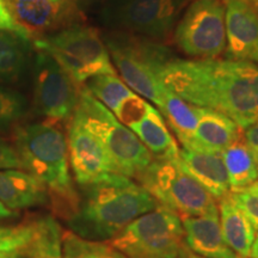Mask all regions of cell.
<instances>
[{"mask_svg": "<svg viewBox=\"0 0 258 258\" xmlns=\"http://www.w3.org/2000/svg\"><path fill=\"white\" fill-rule=\"evenodd\" d=\"M160 78L189 104L220 111L240 129L258 120V64L252 61L175 59Z\"/></svg>", "mask_w": 258, "mask_h": 258, "instance_id": "6da1fadb", "label": "cell"}, {"mask_svg": "<svg viewBox=\"0 0 258 258\" xmlns=\"http://www.w3.org/2000/svg\"><path fill=\"white\" fill-rule=\"evenodd\" d=\"M83 190L78 208L67 221L73 233L85 239L110 240L160 205L143 185L120 173H106Z\"/></svg>", "mask_w": 258, "mask_h": 258, "instance_id": "7a4b0ae2", "label": "cell"}, {"mask_svg": "<svg viewBox=\"0 0 258 258\" xmlns=\"http://www.w3.org/2000/svg\"><path fill=\"white\" fill-rule=\"evenodd\" d=\"M15 150L22 169L46 186L61 214L70 219L79 196L70 175L69 147L64 135L51 123H34L15 132Z\"/></svg>", "mask_w": 258, "mask_h": 258, "instance_id": "3957f363", "label": "cell"}, {"mask_svg": "<svg viewBox=\"0 0 258 258\" xmlns=\"http://www.w3.org/2000/svg\"><path fill=\"white\" fill-rule=\"evenodd\" d=\"M105 46L125 85L163 110L166 88L160 74L175 60L169 48L128 32L110 35L105 38Z\"/></svg>", "mask_w": 258, "mask_h": 258, "instance_id": "277c9868", "label": "cell"}, {"mask_svg": "<svg viewBox=\"0 0 258 258\" xmlns=\"http://www.w3.org/2000/svg\"><path fill=\"white\" fill-rule=\"evenodd\" d=\"M73 115L101 140L112 161L115 173L138 179L152 163L153 156L137 135L86 88L80 90Z\"/></svg>", "mask_w": 258, "mask_h": 258, "instance_id": "5b68a950", "label": "cell"}, {"mask_svg": "<svg viewBox=\"0 0 258 258\" xmlns=\"http://www.w3.org/2000/svg\"><path fill=\"white\" fill-rule=\"evenodd\" d=\"M34 46L49 54L77 85L101 74H116L105 42L93 28L74 25L35 38Z\"/></svg>", "mask_w": 258, "mask_h": 258, "instance_id": "8992f818", "label": "cell"}, {"mask_svg": "<svg viewBox=\"0 0 258 258\" xmlns=\"http://www.w3.org/2000/svg\"><path fill=\"white\" fill-rule=\"evenodd\" d=\"M109 244L125 258H180L186 247L180 218L163 205L128 224Z\"/></svg>", "mask_w": 258, "mask_h": 258, "instance_id": "52a82bcc", "label": "cell"}, {"mask_svg": "<svg viewBox=\"0 0 258 258\" xmlns=\"http://www.w3.org/2000/svg\"><path fill=\"white\" fill-rule=\"evenodd\" d=\"M177 157L152 160L138 178L140 184L180 219L218 209L215 199L179 166Z\"/></svg>", "mask_w": 258, "mask_h": 258, "instance_id": "ba28073f", "label": "cell"}, {"mask_svg": "<svg viewBox=\"0 0 258 258\" xmlns=\"http://www.w3.org/2000/svg\"><path fill=\"white\" fill-rule=\"evenodd\" d=\"M180 49L200 60L215 59L226 49L225 8L221 0H194L175 31Z\"/></svg>", "mask_w": 258, "mask_h": 258, "instance_id": "9c48e42d", "label": "cell"}, {"mask_svg": "<svg viewBox=\"0 0 258 258\" xmlns=\"http://www.w3.org/2000/svg\"><path fill=\"white\" fill-rule=\"evenodd\" d=\"M188 0H111L106 8L110 24L128 34L163 40L175 27Z\"/></svg>", "mask_w": 258, "mask_h": 258, "instance_id": "30bf717a", "label": "cell"}, {"mask_svg": "<svg viewBox=\"0 0 258 258\" xmlns=\"http://www.w3.org/2000/svg\"><path fill=\"white\" fill-rule=\"evenodd\" d=\"M78 85L49 54L40 51L34 63V106L49 123L69 120L79 99Z\"/></svg>", "mask_w": 258, "mask_h": 258, "instance_id": "8fae6325", "label": "cell"}, {"mask_svg": "<svg viewBox=\"0 0 258 258\" xmlns=\"http://www.w3.org/2000/svg\"><path fill=\"white\" fill-rule=\"evenodd\" d=\"M69 160L80 186L106 173H115L112 161L98 138L73 115L69 127Z\"/></svg>", "mask_w": 258, "mask_h": 258, "instance_id": "7c38bea8", "label": "cell"}, {"mask_svg": "<svg viewBox=\"0 0 258 258\" xmlns=\"http://www.w3.org/2000/svg\"><path fill=\"white\" fill-rule=\"evenodd\" d=\"M225 8L226 55L232 60H258V11L252 0H221Z\"/></svg>", "mask_w": 258, "mask_h": 258, "instance_id": "4fadbf2b", "label": "cell"}, {"mask_svg": "<svg viewBox=\"0 0 258 258\" xmlns=\"http://www.w3.org/2000/svg\"><path fill=\"white\" fill-rule=\"evenodd\" d=\"M180 221L184 244L191 252L205 258H239L224 239L218 209Z\"/></svg>", "mask_w": 258, "mask_h": 258, "instance_id": "5bb4252c", "label": "cell"}, {"mask_svg": "<svg viewBox=\"0 0 258 258\" xmlns=\"http://www.w3.org/2000/svg\"><path fill=\"white\" fill-rule=\"evenodd\" d=\"M177 163L215 200L230 195L228 175L220 153L182 148Z\"/></svg>", "mask_w": 258, "mask_h": 258, "instance_id": "9a60e30c", "label": "cell"}, {"mask_svg": "<svg viewBox=\"0 0 258 258\" xmlns=\"http://www.w3.org/2000/svg\"><path fill=\"white\" fill-rule=\"evenodd\" d=\"M196 111L198 127L186 150L221 153L241 137L238 124L222 112L202 106H196Z\"/></svg>", "mask_w": 258, "mask_h": 258, "instance_id": "2e32d148", "label": "cell"}, {"mask_svg": "<svg viewBox=\"0 0 258 258\" xmlns=\"http://www.w3.org/2000/svg\"><path fill=\"white\" fill-rule=\"evenodd\" d=\"M16 23L31 38L41 37L44 32L56 28L66 17V3L56 4L50 0H4Z\"/></svg>", "mask_w": 258, "mask_h": 258, "instance_id": "e0dca14e", "label": "cell"}, {"mask_svg": "<svg viewBox=\"0 0 258 258\" xmlns=\"http://www.w3.org/2000/svg\"><path fill=\"white\" fill-rule=\"evenodd\" d=\"M48 190L30 173L0 170V202L12 211L46 205Z\"/></svg>", "mask_w": 258, "mask_h": 258, "instance_id": "ac0fdd59", "label": "cell"}, {"mask_svg": "<svg viewBox=\"0 0 258 258\" xmlns=\"http://www.w3.org/2000/svg\"><path fill=\"white\" fill-rule=\"evenodd\" d=\"M218 211L226 244L239 258H249L256 237V228L246 215L237 207L230 195L219 200Z\"/></svg>", "mask_w": 258, "mask_h": 258, "instance_id": "d6986e66", "label": "cell"}, {"mask_svg": "<svg viewBox=\"0 0 258 258\" xmlns=\"http://www.w3.org/2000/svg\"><path fill=\"white\" fill-rule=\"evenodd\" d=\"M156 159H172L179 153L175 139L167 129L163 114L151 104L141 120L129 127Z\"/></svg>", "mask_w": 258, "mask_h": 258, "instance_id": "ffe728a7", "label": "cell"}, {"mask_svg": "<svg viewBox=\"0 0 258 258\" xmlns=\"http://www.w3.org/2000/svg\"><path fill=\"white\" fill-rule=\"evenodd\" d=\"M220 154L227 171L231 191H237L257 182L258 169L243 135Z\"/></svg>", "mask_w": 258, "mask_h": 258, "instance_id": "44dd1931", "label": "cell"}, {"mask_svg": "<svg viewBox=\"0 0 258 258\" xmlns=\"http://www.w3.org/2000/svg\"><path fill=\"white\" fill-rule=\"evenodd\" d=\"M160 112L166 117L171 129L183 147H188L199 122L196 106L189 104L184 99L166 89L165 101Z\"/></svg>", "mask_w": 258, "mask_h": 258, "instance_id": "7402d4cb", "label": "cell"}, {"mask_svg": "<svg viewBox=\"0 0 258 258\" xmlns=\"http://www.w3.org/2000/svg\"><path fill=\"white\" fill-rule=\"evenodd\" d=\"M29 41L0 30V82L11 83L22 76L27 64Z\"/></svg>", "mask_w": 258, "mask_h": 258, "instance_id": "603a6c76", "label": "cell"}, {"mask_svg": "<svg viewBox=\"0 0 258 258\" xmlns=\"http://www.w3.org/2000/svg\"><path fill=\"white\" fill-rule=\"evenodd\" d=\"M34 222V238L27 253L28 258H62V232L50 215H43Z\"/></svg>", "mask_w": 258, "mask_h": 258, "instance_id": "cb8c5ba5", "label": "cell"}, {"mask_svg": "<svg viewBox=\"0 0 258 258\" xmlns=\"http://www.w3.org/2000/svg\"><path fill=\"white\" fill-rule=\"evenodd\" d=\"M86 89L112 114L117 110L124 98L133 92L116 74H101L93 77L86 82Z\"/></svg>", "mask_w": 258, "mask_h": 258, "instance_id": "d4e9b609", "label": "cell"}, {"mask_svg": "<svg viewBox=\"0 0 258 258\" xmlns=\"http://www.w3.org/2000/svg\"><path fill=\"white\" fill-rule=\"evenodd\" d=\"M63 258H125L109 243L89 240L73 232L62 235Z\"/></svg>", "mask_w": 258, "mask_h": 258, "instance_id": "484cf974", "label": "cell"}, {"mask_svg": "<svg viewBox=\"0 0 258 258\" xmlns=\"http://www.w3.org/2000/svg\"><path fill=\"white\" fill-rule=\"evenodd\" d=\"M34 238V222L0 226V252H18L27 256Z\"/></svg>", "mask_w": 258, "mask_h": 258, "instance_id": "4316f807", "label": "cell"}, {"mask_svg": "<svg viewBox=\"0 0 258 258\" xmlns=\"http://www.w3.org/2000/svg\"><path fill=\"white\" fill-rule=\"evenodd\" d=\"M27 111V101L16 90L0 86V131L11 127Z\"/></svg>", "mask_w": 258, "mask_h": 258, "instance_id": "83f0119b", "label": "cell"}, {"mask_svg": "<svg viewBox=\"0 0 258 258\" xmlns=\"http://www.w3.org/2000/svg\"><path fill=\"white\" fill-rule=\"evenodd\" d=\"M150 105L151 104L146 102V99L133 91L127 98H124V101L121 103L117 110L114 112V115L121 123L129 128L132 124L137 123L139 120L143 118Z\"/></svg>", "mask_w": 258, "mask_h": 258, "instance_id": "f1b7e54d", "label": "cell"}, {"mask_svg": "<svg viewBox=\"0 0 258 258\" xmlns=\"http://www.w3.org/2000/svg\"><path fill=\"white\" fill-rule=\"evenodd\" d=\"M231 199L237 207L246 215L247 219L258 230V180L237 191H231Z\"/></svg>", "mask_w": 258, "mask_h": 258, "instance_id": "f546056e", "label": "cell"}, {"mask_svg": "<svg viewBox=\"0 0 258 258\" xmlns=\"http://www.w3.org/2000/svg\"><path fill=\"white\" fill-rule=\"evenodd\" d=\"M0 30L12 32V34L18 35V36L25 38V40L30 41V36L23 28L19 27L16 23V21L12 18L11 14L9 12L8 8H6L4 0H0Z\"/></svg>", "mask_w": 258, "mask_h": 258, "instance_id": "4dcf8cb0", "label": "cell"}, {"mask_svg": "<svg viewBox=\"0 0 258 258\" xmlns=\"http://www.w3.org/2000/svg\"><path fill=\"white\" fill-rule=\"evenodd\" d=\"M19 167H22V165L15 147L0 138V170L19 169Z\"/></svg>", "mask_w": 258, "mask_h": 258, "instance_id": "1f68e13d", "label": "cell"}, {"mask_svg": "<svg viewBox=\"0 0 258 258\" xmlns=\"http://www.w3.org/2000/svg\"><path fill=\"white\" fill-rule=\"evenodd\" d=\"M243 139L258 169V120L245 129Z\"/></svg>", "mask_w": 258, "mask_h": 258, "instance_id": "d6a6232c", "label": "cell"}, {"mask_svg": "<svg viewBox=\"0 0 258 258\" xmlns=\"http://www.w3.org/2000/svg\"><path fill=\"white\" fill-rule=\"evenodd\" d=\"M18 215L19 213L17 211H12V209L8 208L5 205L0 202V221L6 220V219L18 218Z\"/></svg>", "mask_w": 258, "mask_h": 258, "instance_id": "836d02e7", "label": "cell"}, {"mask_svg": "<svg viewBox=\"0 0 258 258\" xmlns=\"http://www.w3.org/2000/svg\"><path fill=\"white\" fill-rule=\"evenodd\" d=\"M0 258H28L23 253L18 252H0Z\"/></svg>", "mask_w": 258, "mask_h": 258, "instance_id": "e575fe53", "label": "cell"}, {"mask_svg": "<svg viewBox=\"0 0 258 258\" xmlns=\"http://www.w3.org/2000/svg\"><path fill=\"white\" fill-rule=\"evenodd\" d=\"M250 257H252V258H258V233L256 234V237H254V240H253L252 247H251V253H250Z\"/></svg>", "mask_w": 258, "mask_h": 258, "instance_id": "d590c367", "label": "cell"}, {"mask_svg": "<svg viewBox=\"0 0 258 258\" xmlns=\"http://www.w3.org/2000/svg\"><path fill=\"white\" fill-rule=\"evenodd\" d=\"M180 258H205V257L199 256V254L191 252V251H190L188 247H185L184 251H183L182 256H180Z\"/></svg>", "mask_w": 258, "mask_h": 258, "instance_id": "8d00e7d4", "label": "cell"}, {"mask_svg": "<svg viewBox=\"0 0 258 258\" xmlns=\"http://www.w3.org/2000/svg\"><path fill=\"white\" fill-rule=\"evenodd\" d=\"M50 2L56 3V4H62V3H66L67 0H50Z\"/></svg>", "mask_w": 258, "mask_h": 258, "instance_id": "74e56055", "label": "cell"}, {"mask_svg": "<svg viewBox=\"0 0 258 258\" xmlns=\"http://www.w3.org/2000/svg\"><path fill=\"white\" fill-rule=\"evenodd\" d=\"M252 4L254 8H256V10L258 11V0H252Z\"/></svg>", "mask_w": 258, "mask_h": 258, "instance_id": "f35d334b", "label": "cell"}, {"mask_svg": "<svg viewBox=\"0 0 258 258\" xmlns=\"http://www.w3.org/2000/svg\"><path fill=\"white\" fill-rule=\"evenodd\" d=\"M257 62H258V60H257Z\"/></svg>", "mask_w": 258, "mask_h": 258, "instance_id": "ab89813d", "label": "cell"}]
</instances>
